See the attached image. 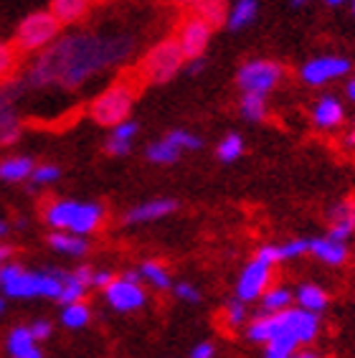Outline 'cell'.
Listing matches in <instances>:
<instances>
[{
  "label": "cell",
  "mask_w": 355,
  "mask_h": 358,
  "mask_svg": "<svg viewBox=\"0 0 355 358\" xmlns=\"http://www.w3.org/2000/svg\"><path fill=\"white\" fill-rule=\"evenodd\" d=\"M15 69V48L0 41V82Z\"/></svg>",
  "instance_id": "36"
},
{
  "label": "cell",
  "mask_w": 355,
  "mask_h": 358,
  "mask_svg": "<svg viewBox=\"0 0 355 358\" xmlns=\"http://www.w3.org/2000/svg\"><path fill=\"white\" fill-rule=\"evenodd\" d=\"M31 333H34L36 341H43V338L51 336V323H46V320H36V323L31 325Z\"/></svg>",
  "instance_id": "39"
},
{
  "label": "cell",
  "mask_w": 355,
  "mask_h": 358,
  "mask_svg": "<svg viewBox=\"0 0 355 358\" xmlns=\"http://www.w3.org/2000/svg\"><path fill=\"white\" fill-rule=\"evenodd\" d=\"M310 255L328 264H342L348 257V249H345V241L325 236V239H310Z\"/></svg>",
  "instance_id": "15"
},
{
  "label": "cell",
  "mask_w": 355,
  "mask_h": 358,
  "mask_svg": "<svg viewBox=\"0 0 355 358\" xmlns=\"http://www.w3.org/2000/svg\"><path fill=\"white\" fill-rule=\"evenodd\" d=\"M23 269L18 267V264H8V267L0 269V285H8L10 280H15V277L21 275Z\"/></svg>",
  "instance_id": "40"
},
{
  "label": "cell",
  "mask_w": 355,
  "mask_h": 358,
  "mask_svg": "<svg viewBox=\"0 0 355 358\" xmlns=\"http://www.w3.org/2000/svg\"><path fill=\"white\" fill-rule=\"evenodd\" d=\"M350 3H353V13H355V0H350Z\"/></svg>",
  "instance_id": "53"
},
{
  "label": "cell",
  "mask_w": 355,
  "mask_h": 358,
  "mask_svg": "<svg viewBox=\"0 0 355 358\" xmlns=\"http://www.w3.org/2000/svg\"><path fill=\"white\" fill-rule=\"evenodd\" d=\"M104 219V208L99 203L84 201H54L46 208V221L54 229L71 231V234H92Z\"/></svg>",
  "instance_id": "2"
},
{
  "label": "cell",
  "mask_w": 355,
  "mask_h": 358,
  "mask_svg": "<svg viewBox=\"0 0 355 358\" xmlns=\"http://www.w3.org/2000/svg\"><path fill=\"white\" fill-rule=\"evenodd\" d=\"M104 292H107V300H110L112 308L119 313L137 310V308L145 305V289L140 287V282H132L127 277L112 280V282L104 287Z\"/></svg>",
  "instance_id": "9"
},
{
  "label": "cell",
  "mask_w": 355,
  "mask_h": 358,
  "mask_svg": "<svg viewBox=\"0 0 355 358\" xmlns=\"http://www.w3.org/2000/svg\"><path fill=\"white\" fill-rule=\"evenodd\" d=\"M6 310V300H0V313Z\"/></svg>",
  "instance_id": "52"
},
{
  "label": "cell",
  "mask_w": 355,
  "mask_h": 358,
  "mask_svg": "<svg viewBox=\"0 0 355 358\" xmlns=\"http://www.w3.org/2000/svg\"><path fill=\"white\" fill-rule=\"evenodd\" d=\"M294 8H302V6H307V3H312V0H289Z\"/></svg>",
  "instance_id": "48"
},
{
  "label": "cell",
  "mask_w": 355,
  "mask_h": 358,
  "mask_svg": "<svg viewBox=\"0 0 355 358\" xmlns=\"http://www.w3.org/2000/svg\"><path fill=\"white\" fill-rule=\"evenodd\" d=\"M110 282H112V275H110V272H99V275L92 277V285H96V287H107Z\"/></svg>",
  "instance_id": "42"
},
{
  "label": "cell",
  "mask_w": 355,
  "mask_h": 358,
  "mask_svg": "<svg viewBox=\"0 0 355 358\" xmlns=\"http://www.w3.org/2000/svg\"><path fill=\"white\" fill-rule=\"evenodd\" d=\"M300 345V341L292 336V333H284V336H277L266 343L264 358H289L294 353V348Z\"/></svg>",
  "instance_id": "28"
},
{
  "label": "cell",
  "mask_w": 355,
  "mask_h": 358,
  "mask_svg": "<svg viewBox=\"0 0 355 358\" xmlns=\"http://www.w3.org/2000/svg\"><path fill=\"white\" fill-rule=\"evenodd\" d=\"M345 143H348V148H353L355 150V130L348 132V138H345Z\"/></svg>",
  "instance_id": "46"
},
{
  "label": "cell",
  "mask_w": 355,
  "mask_h": 358,
  "mask_svg": "<svg viewBox=\"0 0 355 358\" xmlns=\"http://www.w3.org/2000/svg\"><path fill=\"white\" fill-rule=\"evenodd\" d=\"M140 277H145L147 282L152 285V287H157V289H168L171 287V275L165 272L163 267L157 262H145V264H140Z\"/></svg>",
  "instance_id": "31"
},
{
  "label": "cell",
  "mask_w": 355,
  "mask_h": 358,
  "mask_svg": "<svg viewBox=\"0 0 355 358\" xmlns=\"http://www.w3.org/2000/svg\"><path fill=\"white\" fill-rule=\"evenodd\" d=\"M132 51V38L127 36H66L54 46H46L34 69L28 71V82L34 87L61 84L74 90L96 71L124 62Z\"/></svg>",
  "instance_id": "1"
},
{
  "label": "cell",
  "mask_w": 355,
  "mask_h": 358,
  "mask_svg": "<svg viewBox=\"0 0 355 358\" xmlns=\"http://www.w3.org/2000/svg\"><path fill=\"white\" fill-rule=\"evenodd\" d=\"M211 36H213V26L211 23H205L203 18L198 15H193L188 21L180 26L178 31V43H180V51H183L185 59H201L205 54V48L211 43Z\"/></svg>",
  "instance_id": "8"
},
{
  "label": "cell",
  "mask_w": 355,
  "mask_h": 358,
  "mask_svg": "<svg viewBox=\"0 0 355 358\" xmlns=\"http://www.w3.org/2000/svg\"><path fill=\"white\" fill-rule=\"evenodd\" d=\"M59 31H61V23L56 21V15L51 10H36V13L26 15L18 26L15 46L21 51H38V48L51 46Z\"/></svg>",
  "instance_id": "5"
},
{
  "label": "cell",
  "mask_w": 355,
  "mask_h": 358,
  "mask_svg": "<svg viewBox=\"0 0 355 358\" xmlns=\"http://www.w3.org/2000/svg\"><path fill=\"white\" fill-rule=\"evenodd\" d=\"M145 155H147L150 163H157V166H171V163H175V160L180 158V150H178L175 145H173L168 138H163V140H157V143H152Z\"/></svg>",
  "instance_id": "26"
},
{
  "label": "cell",
  "mask_w": 355,
  "mask_h": 358,
  "mask_svg": "<svg viewBox=\"0 0 355 358\" xmlns=\"http://www.w3.org/2000/svg\"><path fill=\"white\" fill-rule=\"evenodd\" d=\"M188 62H191V64H188V71H191V74H198V71L201 69H203V56H201V59H188Z\"/></svg>",
  "instance_id": "43"
},
{
  "label": "cell",
  "mask_w": 355,
  "mask_h": 358,
  "mask_svg": "<svg viewBox=\"0 0 355 358\" xmlns=\"http://www.w3.org/2000/svg\"><path fill=\"white\" fill-rule=\"evenodd\" d=\"M8 234V224L6 221H0V236H6Z\"/></svg>",
  "instance_id": "49"
},
{
  "label": "cell",
  "mask_w": 355,
  "mask_h": 358,
  "mask_svg": "<svg viewBox=\"0 0 355 358\" xmlns=\"http://www.w3.org/2000/svg\"><path fill=\"white\" fill-rule=\"evenodd\" d=\"M226 317H229V323H231V325H241V323H244L246 310H244V305H241V300H233V303L229 305Z\"/></svg>",
  "instance_id": "37"
},
{
  "label": "cell",
  "mask_w": 355,
  "mask_h": 358,
  "mask_svg": "<svg viewBox=\"0 0 355 358\" xmlns=\"http://www.w3.org/2000/svg\"><path fill=\"white\" fill-rule=\"evenodd\" d=\"M284 66L269 59H254L246 62L236 74V84L241 92H256V94H269V92L282 82Z\"/></svg>",
  "instance_id": "6"
},
{
  "label": "cell",
  "mask_w": 355,
  "mask_h": 358,
  "mask_svg": "<svg viewBox=\"0 0 355 358\" xmlns=\"http://www.w3.org/2000/svg\"><path fill=\"white\" fill-rule=\"evenodd\" d=\"M241 152H244V138L236 135V132H229L219 143V148H216V155L224 163H233L236 158H241Z\"/></svg>",
  "instance_id": "29"
},
{
  "label": "cell",
  "mask_w": 355,
  "mask_h": 358,
  "mask_svg": "<svg viewBox=\"0 0 355 358\" xmlns=\"http://www.w3.org/2000/svg\"><path fill=\"white\" fill-rule=\"evenodd\" d=\"M165 138L171 140L180 152L183 150H198L201 145H203V140H201L198 135H193V132H188V130H173V132H168Z\"/></svg>",
  "instance_id": "33"
},
{
  "label": "cell",
  "mask_w": 355,
  "mask_h": 358,
  "mask_svg": "<svg viewBox=\"0 0 355 358\" xmlns=\"http://www.w3.org/2000/svg\"><path fill=\"white\" fill-rule=\"evenodd\" d=\"M48 244L56 249V252H61V255H71V257H82L87 255V239H82V234H71V231H54V234L48 236Z\"/></svg>",
  "instance_id": "21"
},
{
  "label": "cell",
  "mask_w": 355,
  "mask_h": 358,
  "mask_svg": "<svg viewBox=\"0 0 355 358\" xmlns=\"http://www.w3.org/2000/svg\"><path fill=\"white\" fill-rule=\"evenodd\" d=\"M345 120V107L338 96L333 94H322L312 107V122L320 127V130H335L338 124Z\"/></svg>",
  "instance_id": "12"
},
{
  "label": "cell",
  "mask_w": 355,
  "mask_h": 358,
  "mask_svg": "<svg viewBox=\"0 0 355 358\" xmlns=\"http://www.w3.org/2000/svg\"><path fill=\"white\" fill-rule=\"evenodd\" d=\"M297 300H300V308L310 313H320L325 310V305H328V297L322 292L320 287H314V285H302L297 289Z\"/></svg>",
  "instance_id": "27"
},
{
  "label": "cell",
  "mask_w": 355,
  "mask_h": 358,
  "mask_svg": "<svg viewBox=\"0 0 355 358\" xmlns=\"http://www.w3.org/2000/svg\"><path fill=\"white\" fill-rule=\"evenodd\" d=\"M350 66L353 64L345 56H314L300 69V79L305 84H310V87H325V84L350 74Z\"/></svg>",
  "instance_id": "7"
},
{
  "label": "cell",
  "mask_w": 355,
  "mask_h": 358,
  "mask_svg": "<svg viewBox=\"0 0 355 358\" xmlns=\"http://www.w3.org/2000/svg\"><path fill=\"white\" fill-rule=\"evenodd\" d=\"M183 64L185 56L178 38H165L145 54V59L140 62V76L150 84H165L183 69Z\"/></svg>",
  "instance_id": "3"
},
{
  "label": "cell",
  "mask_w": 355,
  "mask_h": 358,
  "mask_svg": "<svg viewBox=\"0 0 355 358\" xmlns=\"http://www.w3.org/2000/svg\"><path fill=\"white\" fill-rule=\"evenodd\" d=\"M34 160L26 158V155H15V158H8L0 163V178L8 180V183H18V180L31 178L34 173Z\"/></svg>",
  "instance_id": "23"
},
{
  "label": "cell",
  "mask_w": 355,
  "mask_h": 358,
  "mask_svg": "<svg viewBox=\"0 0 355 358\" xmlns=\"http://www.w3.org/2000/svg\"><path fill=\"white\" fill-rule=\"evenodd\" d=\"M241 115L249 122H261L266 117V94H256V92H244L239 104Z\"/></svg>",
  "instance_id": "25"
},
{
  "label": "cell",
  "mask_w": 355,
  "mask_h": 358,
  "mask_svg": "<svg viewBox=\"0 0 355 358\" xmlns=\"http://www.w3.org/2000/svg\"><path fill=\"white\" fill-rule=\"evenodd\" d=\"M178 208V203L173 199H155V201H145L140 206L130 208L124 221L127 224H145V221H155V219H163V216L173 214Z\"/></svg>",
  "instance_id": "13"
},
{
  "label": "cell",
  "mask_w": 355,
  "mask_h": 358,
  "mask_svg": "<svg viewBox=\"0 0 355 358\" xmlns=\"http://www.w3.org/2000/svg\"><path fill=\"white\" fill-rule=\"evenodd\" d=\"M6 295L10 297H36L41 295V275L36 272H21V275L10 280L8 285H3Z\"/></svg>",
  "instance_id": "22"
},
{
  "label": "cell",
  "mask_w": 355,
  "mask_h": 358,
  "mask_svg": "<svg viewBox=\"0 0 355 358\" xmlns=\"http://www.w3.org/2000/svg\"><path fill=\"white\" fill-rule=\"evenodd\" d=\"M137 135V122L132 120H122L112 127V135L107 140V152L110 155H127L132 150V140Z\"/></svg>",
  "instance_id": "16"
},
{
  "label": "cell",
  "mask_w": 355,
  "mask_h": 358,
  "mask_svg": "<svg viewBox=\"0 0 355 358\" xmlns=\"http://www.w3.org/2000/svg\"><path fill=\"white\" fill-rule=\"evenodd\" d=\"M191 8L193 13L203 18L205 23H211V26L224 23L226 15H229V3L226 0H193Z\"/></svg>",
  "instance_id": "24"
},
{
  "label": "cell",
  "mask_w": 355,
  "mask_h": 358,
  "mask_svg": "<svg viewBox=\"0 0 355 358\" xmlns=\"http://www.w3.org/2000/svg\"><path fill=\"white\" fill-rule=\"evenodd\" d=\"M6 257H8V249H6V247H0V262H3Z\"/></svg>",
  "instance_id": "50"
},
{
  "label": "cell",
  "mask_w": 355,
  "mask_h": 358,
  "mask_svg": "<svg viewBox=\"0 0 355 358\" xmlns=\"http://www.w3.org/2000/svg\"><path fill=\"white\" fill-rule=\"evenodd\" d=\"M289 358H320L317 353H312V351H302V353H292Z\"/></svg>",
  "instance_id": "45"
},
{
  "label": "cell",
  "mask_w": 355,
  "mask_h": 358,
  "mask_svg": "<svg viewBox=\"0 0 355 358\" xmlns=\"http://www.w3.org/2000/svg\"><path fill=\"white\" fill-rule=\"evenodd\" d=\"M292 303V292L284 287H274L264 295V310L266 313H280Z\"/></svg>",
  "instance_id": "32"
},
{
  "label": "cell",
  "mask_w": 355,
  "mask_h": 358,
  "mask_svg": "<svg viewBox=\"0 0 355 358\" xmlns=\"http://www.w3.org/2000/svg\"><path fill=\"white\" fill-rule=\"evenodd\" d=\"M175 295L178 297H183V300H188V303H198L201 300V292L193 285H188V282H180L175 287Z\"/></svg>",
  "instance_id": "38"
},
{
  "label": "cell",
  "mask_w": 355,
  "mask_h": 358,
  "mask_svg": "<svg viewBox=\"0 0 355 358\" xmlns=\"http://www.w3.org/2000/svg\"><path fill=\"white\" fill-rule=\"evenodd\" d=\"M92 277H94V272H92L89 267H79L76 272H71V275H64L61 292H59L56 300H61L64 305L82 300L84 292H87V287L92 285Z\"/></svg>",
  "instance_id": "14"
},
{
  "label": "cell",
  "mask_w": 355,
  "mask_h": 358,
  "mask_svg": "<svg viewBox=\"0 0 355 358\" xmlns=\"http://www.w3.org/2000/svg\"><path fill=\"white\" fill-rule=\"evenodd\" d=\"M173 3H180V6H191L193 0H173Z\"/></svg>",
  "instance_id": "51"
},
{
  "label": "cell",
  "mask_w": 355,
  "mask_h": 358,
  "mask_svg": "<svg viewBox=\"0 0 355 358\" xmlns=\"http://www.w3.org/2000/svg\"><path fill=\"white\" fill-rule=\"evenodd\" d=\"M345 96H348L350 102L355 104V76H350L348 84H345Z\"/></svg>",
  "instance_id": "44"
},
{
  "label": "cell",
  "mask_w": 355,
  "mask_h": 358,
  "mask_svg": "<svg viewBox=\"0 0 355 358\" xmlns=\"http://www.w3.org/2000/svg\"><path fill=\"white\" fill-rule=\"evenodd\" d=\"M191 358H213V345L211 343H198L193 348Z\"/></svg>",
  "instance_id": "41"
},
{
  "label": "cell",
  "mask_w": 355,
  "mask_h": 358,
  "mask_svg": "<svg viewBox=\"0 0 355 358\" xmlns=\"http://www.w3.org/2000/svg\"><path fill=\"white\" fill-rule=\"evenodd\" d=\"M59 176H61V171L56 166H36L34 173H31V180H34L36 186H46V183L59 180Z\"/></svg>",
  "instance_id": "35"
},
{
  "label": "cell",
  "mask_w": 355,
  "mask_h": 358,
  "mask_svg": "<svg viewBox=\"0 0 355 358\" xmlns=\"http://www.w3.org/2000/svg\"><path fill=\"white\" fill-rule=\"evenodd\" d=\"M96 3H104V0H96Z\"/></svg>",
  "instance_id": "54"
},
{
  "label": "cell",
  "mask_w": 355,
  "mask_h": 358,
  "mask_svg": "<svg viewBox=\"0 0 355 358\" xmlns=\"http://www.w3.org/2000/svg\"><path fill=\"white\" fill-rule=\"evenodd\" d=\"M132 104H135V87L127 82H117L107 87L102 94H96V99L89 107V115L104 127H115L117 122L130 117Z\"/></svg>",
  "instance_id": "4"
},
{
  "label": "cell",
  "mask_w": 355,
  "mask_h": 358,
  "mask_svg": "<svg viewBox=\"0 0 355 358\" xmlns=\"http://www.w3.org/2000/svg\"><path fill=\"white\" fill-rule=\"evenodd\" d=\"M259 15V0H236L231 8H229V15H226V23L231 31H244L249 28Z\"/></svg>",
  "instance_id": "17"
},
{
  "label": "cell",
  "mask_w": 355,
  "mask_h": 358,
  "mask_svg": "<svg viewBox=\"0 0 355 358\" xmlns=\"http://www.w3.org/2000/svg\"><path fill=\"white\" fill-rule=\"evenodd\" d=\"M348 0H325V6H330V8H338V6H345Z\"/></svg>",
  "instance_id": "47"
},
{
  "label": "cell",
  "mask_w": 355,
  "mask_h": 358,
  "mask_svg": "<svg viewBox=\"0 0 355 358\" xmlns=\"http://www.w3.org/2000/svg\"><path fill=\"white\" fill-rule=\"evenodd\" d=\"M355 231V203L353 201H345L333 211V229H330V236L333 239L345 241Z\"/></svg>",
  "instance_id": "20"
},
{
  "label": "cell",
  "mask_w": 355,
  "mask_h": 358,
  "mask_svg": "<svg viewBox=\"0 0 355 358\" xmlns=\"http://www.w3.org/2000/svg\"><path fill=\"white\" fill-rule=\"evenodd\" d=\"M61 323L66 325V328H84V325L89 323V308L84 303H68L66 308H64L61 313Z\"/></svg>",
  "instance_id": "30"
},
{
  "label": "cell",
  "mask_w": 355,
  "mask_h": 358,
  "mask_svg": "<svg viewBox=\"0 0 355 358\" xmlns=\"http://www.w3.org/2000/svg\"><path fill=\"white\" fill-rule=\"evenodd\" d=\"M8 351L13 358H41V351L36 348V338L31 328H15L8 338Z\"/></svg>",
  "instance_id": "19"
},
{
  "label": "cell",
  "mask_w": 355,
  "mask_h": 358,
  "mask_svg": "<svg viewBox=\"0 0 355 358\" xmlns=\"http://www.w3.org/2000/svg\"><path fill=\"white\" fill-rule=\"evenodd\" d=\"M277 252H280V259H292V257L307 255L310 239H292V241H287V244H280Z\"/></svg>",
  "instance_id": "34"
},
{
  "label": "cell",
  "mask_w": 355,
  "mask_h": 358,
  "mask_svg": "<svg viewBox=\"0 0 355 358\" xmlns=\"http://www.w3.org/2000/svg\"><path fill=\"white\" fill-rule=\"evenodd\" d=\"M269 269H272V264H266L259 257L246 264V269L239 277V285H236V295H239L241 303L256 300L264 292L266 282H269Z\"/></svg>",
  "instance_id": "10"
},
{
  "label": "cell",
  "mask_w": 355,
  "mask_h": 358,
  "mask_svg": "<svg viewBox=\"0 0 355 358\" xmlns=\"http://www.w3.org/2000/svg\"><path fill=\"white\" fill-rule=\"evenodd\" d=\"M21 135V120L15 112V90L0 87V143L10 145Z\"/></svg>",
  "instance_id": "11"
},
{
  "label": "cell",
  "mask_w": 355,
  "mask_h": 358,
  "mask_svg": "<svg viewBox=\"0 0 355 358\" xmlns=\"http://www.w3.org/2000/svg\"><path fill=\"white\" fill-rule=\"evenodd\" d=\"M89 3L92 0H51V13L61 26L79 23L89 13Z\"/></svg>",
  "instance_id": "18"
}]
</instances>
